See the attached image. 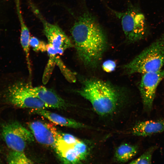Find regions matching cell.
<instances>
[{"mask_svg": "<svg viewBox=\"0 0 164 164\" xmlns=\"http://www.w3.org/2000/svg\"><path fill=\"white\" fill-rule=\"evenodd\" d=\"M1 134L6 145L12 150L23 152L27 145L34 140L31 132L16 121L2 125Z\"/></svg>", "mask_w": 164, "mask_h": 164, "instance_id": "cell-6", "label": "cell"}, {"mask_svg": "<svg viewBox=\"0 0 164 164\" xmlns=\"http://www.w3.org/2000/svg\"><path fill=\"white\" fill-rule=\"evenodd\" d=\"M7 161L9 164H32L33 162L29 159L23 152L12 150L7 157Z\"/></svg>", "mask_w": 164, "mask_h": 164, "instance_id": "cell-16", "label": "cell"}, {"mask_svg": "<svg viewBox=\"0 0 164 164\" xmlns=\"http://www.w3.org/2000/svg\"><path fill=\"white\" fill-rule=\"evenodd\" d=\"M76 91L89 101L94 110L101 115L113 112L120 98L119 93L113 86L98 79L86 80L81 88Z\"/></svg>", "mask_w": 164, "mask_h": 164, "instance_id": "cell-2", "label": "cell"}, {"mask_svg": "<svg viewBox=\"0 0 164 164\" xmlns=\"http://www.w3.org/2000/svg\"><path fill=\"white\" fill-rule=\"evenodd\" d=\"M60 135L61 139L70 145H73L79 140L75 136L70 134L60 132Z\"/></svg>", "mask_w": 164, "mask_h": 164, "instance_id": "cell-21", "label": "cell"}, {"mask_svg": "<svg viewBox=\"0 0 164 164\" xmlns=\"http://www.w3.org/2000/svg\"><path fill=\"white\" fill-rule=\"evenodd\" d=\"M138 150L137 147L135 145L127 143L122 144L116 150L115 159L120 162H128L137 154Z\"/></svg>", "mask_w": 164, "mask_h": 164, "instance_id": "cell-15", "label": "cell"}, {"mask_svg": "<svg viewBox=\"0 0 164 164\" xmlns=\"http://www.w3.org/2000/svg\"><path fill=\"white\" fill-rule=\"evenodd\" d=\"M20 1V0H15L17 13L21 26L20 43L26 54L28 68H30L31 64L29 58L30 33L22 18Z\"/></svg>", "mask_w": 164, "mask_h": 164, "instance_id": "cell-14", "label": "cell"}, {"mask_svg": "<svg viewBox=\"0 0 164 164\" xmlns=\"http://www.w3.org/2000/svg\"><path fill=\"white\" fill-rule=\"evenodd\" d=\"M56 64L67 80L71 82H74L76 81V78L74 73L67 69L60 59L57 61Z\"/></svg>", "mask_w": 164, "mask_h": 164, "instance_id": "cell-20", "label": "cell"}, {"mask_svg": "<svg viewBox=\"0 0 164 164\" xmlns=\"http://www.w3.org/2000/svg\"><path fill=\"white\" fill-rule=\"evenodd\" d=\"M164 64V32L158 39L124 66L128 74L158 71Z\"/></svg>", "mask_w": 164, "mask_h": 164, "instance_id": "cell-3", "label": "cell"}, {"mask_svg": "<svg viewBox=\"0 0 164 164\" xmlns=\"http://www.w3.org/2000/svg\"><path fill=\"white\" fill-rule=\"evenodd\" d=\"M29 45L35 51H40L44 52L47 51V44L39 40L35 37H30Z\"/></svg>", "mask_w": 164, "mask_h": 164, "instance_id": "cell-19", "label": "cell"}, {"mask_svg": "<svg viewBox=\"0 0 164 164\" xmlns=\"http://www.w3.org/2000/svg\"><path fill=\"white\" fill-rule=\"evenodd\" d=\"M73 148L80 161L85 159L88 154V149L86 144L79 140L74 144Z\"/></svg>", "mask_w": 164, "mask_h": 164, "instance_id": "cell-18", "label": "cell"}, {"mask_svg": "<svg viewBox=\"0 0 164 164\" xmlns=\"http://www.w3.org/2000/svg\"><path fill=\"white\" fill-rule=\"evenodd\" d=\"M78 57L86 66L96 67L107 45L105 34L96 19L88 12L84 13L71 30Z\"/></svg>", "mask_w": 164, "mask_h": 164, "instance_id": "cell-1", "label": "cell"}, {"mask_svg": "<svg viewBox=\"0 0 164 164\" xmlns=\"http://www.w3.org/2000/svg\"><path fill=\"white\" fill-rule=\"evenodd\" d=\"M164 79V70L142 74L139 89L146 111L151 109L157 87Z\"/></svg>", "mask_w": 164, "mask_h": 164, "instance_id": "cell-8", "label": "cell"}, {"mask_svg": "<svg viewBox=\"0 0 164 164\" xmlns=\"http://www.w3.org/2000/svg\"></svg>", "mask_w": 164, "mask_h": 164, "instance_id": "cell-23", "label": "cell"}, {"mask_svg": "<svg viewBox=\"0 0 164 164\" xmlns=\"http://www.w3.org/2000/svg\"><path fill=\"white\" fill-rule=\"evenodd\" d=\"M34 13L43 24L44 32L48 45L56 52L61 55L67 49L74 46L70 39L59 26L50 24L42 17L39 11L32 6Z\"/></svg>", "mask_w": 164, "mask_h": 164, "instance_id": "cell-7", "label": "cell"}, {"mask_svg": "<svg viewBox=\"0 0 164 164\" xmlns=\"http://www.w3.org/2000/svg\"><path fill=\"white\" fill-rule=\"evenodd\" d=\"M116 67L115 62L112 60H108L105 61L102 65L103 70L107 72H111L114 71Z\"/></svg>", "mask_w": 164, "mask_h": 164, "instance_id": "cell-22", "label": "cell"}, {"mask_svg": "<svg viewBox=\"0 0 164 164\" xmlns=\"http://www.w3.org/2000/svg\"><path fill=\"white\" fill-rule=\"evenodd\" d=\"M112 11L121 20L126 39L128 43H135L145 37L148 31L147 24L144 15L138 9L130 5L125 12Z\"/></svg>", "mask_w": 164, "mask_h": 164, "instance_id": "cell-4", "label": "cell"}, {"mask_svg": "<svg viewBox=\"0 0 164 164\" xmlns=\"http://www.w3.org/2000/svg\"><path fill=\"white\" fill-rule=\"evenodd\" d=\"M30 112L43 116L54 123L63 126L73 128L87 127L84 124L71 119L47 111L46 109H31Z\"/></svg>", "mask_w": 164, "mask_h": 164, "instance_id": "cell-12", "label": "cell"}, {"mask_svg": "<svg viewBox=\"0 0 164 164\" xmlns=\"http://www.w3.org/2000/svg\"><path fill=\"white\" fill-rule=\"evenodd\" d=\"M31 90L49 108L63 109L68 106L66 102L52 89L42 86L31 85Z\"/></svg>", "mask_w": 164, "mask_h": 164, "instance_id": "cell-10", "label": "cell"}, {"mask_svg": "<svg viewBox=\"0 0 164 164\" xmlns=\"http://www.w3.org/2000/svg\"><path fill=\"white\" fill-rule=\"evenodd\" d=\"M164 131V120H148L137 123L132 128L135 135L146 136Z\"/></svg>", "mask_w": 164, "mask_h": 164, "instance_id": "cell-11", "label": "cell"}, {"mask_svg": "<svg viewBox=\"0 0 164 164\" xmlns=\"http://www.w3.org/2000/svg\"><path fill=\"white\" fill-rule=\"evenodd\" d=\"M34 138L39 143L55 149L61 139L60 132L51 124L36 121L28 123Z\"/></svg>", "mask_w": 164, "mask_h": 164, "instance_id": "cell-9", "label": "cell"}, {"mask_svg": "<svg viewBox=\"0 0 164 164\" xmlns=\"http://www.w3.org/2000/svg\"><path fill=\"white\" fill-rule=\"evenodd\" d=\"M31 85L19 82L9 87L5 91L6 98L13 105L22 108L46 109L49 108L31 90Z\"/></svg>", "mask_w": 164, "mask_h": 164, "instance_id": "cell-5", "label": "cell"}, {"mask_svg": "<svg viewBox=\"0 0 164 164\" xmlns=\"http://www.w3.org/2000/svg\"><path fill=\"white\" fill-rule=\"evenodd\" d=\"M157 148L156 146H154L150 147L139 157L132 160L130 163L132 164L151 163L153 154Z\"/></svg>", "mask_w": 164, "mask_h": 164, "instance_id": "cell-17", "label": "cell"}, {"mask_svg": "<svg viewBox=\"0 0 164 164\" xmlns=\"http://www.w3.org/2000/svg\"><path fill=\"white\" fill-rule=\"evenodd\" d=\"M73 146L67 144L61 139L58 141L55 149L64 163L77 164L80 162Z\"/></svg>", "mask_w": 164, "mask_h": 164, "instance_id": "cell-13", "label": "cell"}]
</instances>
